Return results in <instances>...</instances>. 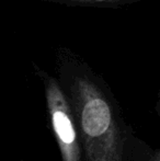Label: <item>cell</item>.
<instances>
[{
  "label": "cell",
  "instance_id": "cell-1",
  "mask_svg": "<svg viewBox=\"0 0 160 161\" xmlns=\"http://www.w3.org/2000/svg\"><path fill=\"white\" fill-rule=\"evenodd\" d=\"M54 56L87 161H123V131L105 81L69 47L59 45Z\"/></svg>",
  "mask_w": 160,
  "mask_h": 161
},
{
  "label": "cell",
  "instance_id": "cell-2",
  "mask_svg": "<svg viewBox=\"0 0 160 161\" xmlns=\"http://www.w3.org/2000/svg\"><path fill=\"white\" fill-rule=\"evenodd\" d=\"M33 69L44 87L46 105L63 161H81V144L74 113L57 78L33 62Z\"/></svg>",
  "mask_w": 160,
  "mask_h": 161
},
{
  "label": "cell",
  "instance_id": "cell-3",
  "mask_svg": "<svg viewBox=\"0 0 160 161\" xmlns=\"http://www.w3.org/2000/svg\"><path fill=\"white\" fill-rule=\"evenodd\" d=\"M44 2L63 4L69 7H88V8L118 9L128 4L137 3L145 0H41Z\"/></svg>",
  "mask_w": 160,
  "mask_h": 161
}]
</instances>
